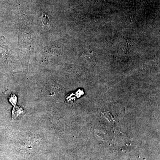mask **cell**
<instances>
[{
    "mask_svg": "<svg viewBox=\"0 0 160 160\" xmlns=\"http://www.w3.org/2000/svg\"><path fill=\"white\" fill-rule=\"evenodd\" d=\"M42 21L43 24L45 26H47L49 22V17L46 14H44L43 13L42 16Z\"/></svg>",
    "mask_w": 160,
    "mask_h": 160,
    "instance_id": "cell-1",
    "label": "cell"
}]
</instances>
